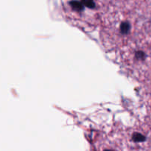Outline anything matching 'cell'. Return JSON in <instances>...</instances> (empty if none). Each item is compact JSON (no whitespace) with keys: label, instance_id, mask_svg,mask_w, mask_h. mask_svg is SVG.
I'll list each match as a JSON object with an SVG mask.
<instances>
[{"label":"cell","instance_id":"obj_6","mask_svg":"<svg viewBox=\"0 0 151 151\" xmlns=\"http://www.w3.org/2000/svg\"><path fill=\"white\" fill-rule=\"evenodd\" d=\"M106 151H109V150H106Z\"/></svg>","mask_w":151,"mask_h":151},{"label":"cell","instance_id":"obj_2","mask_svg":"<svg viewBox=\"0 0 151 151\" xmlns=\"http://www.w3.org/2000/svg\"><path fill=\"white\" fill-rule=\"evenodd\" d=\"M131 29V24L129 22H122L120 25V32L122 34H127L130 31Z\"/></svg>","mask_w":151,"mask_h":151},{"label":"cell","instance_id":"obj_4","mask_svg":"<svg viewBox=\"0 0 151 151\" xmlns=\"http://www.w3.org/2000/svg\"><path fill=\"white\" fill-rule=\"evenodd\" d=\"M82 3L84 6L88 8H94L95 7V3L94 0H82Z\"/></svg>","mask_w":151,"mask_h":151},{"label":"cell","instance_id":"obj_5","mask_svg":"<svg viewBox=\"0 0 151 151\" xmlns=\"http://www.w3.org/2000/svg\"><path fill=\"white\" fill-rule=\"evenodd\" d=\"M145 54L142 51H138L136 53V58L137 59H139V60H144L145 58Z\"/></svg>","mask_w":151,"mask_h":151},{"label":"cell","instance_id":"obj_1","mask_svg":"<svg viewBox=\"0 0 151 151\" xmlns=\"http://www.w3.org/2000/svg\"><path fill=\"white\" fill-rule=\"evenodd\" d=\"M70 5L72 8L77 11H81L83 10V4L82 2L78 1H70Z\"/></svg>","mask_w":151,"mask_h":151},{"label":"cell","instance_id":"obj_3","mask_svg":"<svg viewBox=\"0 0 151 151\" xmlns=\"http://www.w3.org/2000/svg\"><path fill=\"white\" fill-rule=\"evenodd\" d=\"M133 140L136 142H142L145 141V137L143 136L142 134H139V133H135L134 134L132 137Z\"/></svg>","mask_w":151,"mask_h":151}]
</instances>
